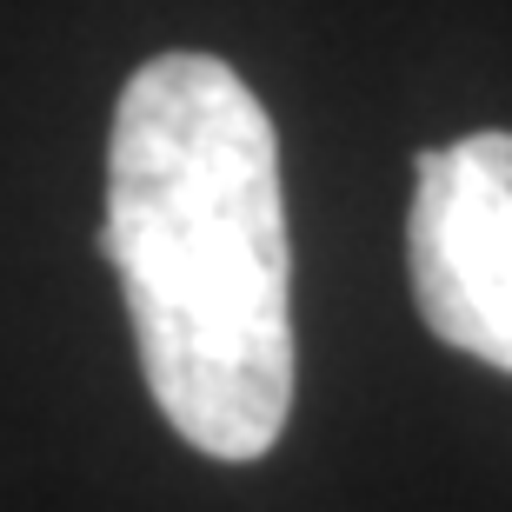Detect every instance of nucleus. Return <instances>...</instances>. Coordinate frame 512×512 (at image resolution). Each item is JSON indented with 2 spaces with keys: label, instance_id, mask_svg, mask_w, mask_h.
<instances>
[{
  "label": "nucleus",
  "instance_id": "obj_1",
  "mask_svg": "<svg viewBox=\"0 0 512 512\" xmlns=\"http://www.w3.org/2000/svg\"><path fill=\"white\" fill-rule=\"evenodd\" d=\"M100 253L173 433L233 466L273 453L293 413V240L280 133L227 60L160 54L120 87Z\"/></svg>",
  "mask_w": 512,
  "mask_h": 512
},
{
  "label": "nucleus",
  "instance_id": "obj_2",
  "mask_svg": "<svg viewBox=\"0 0 512 512\" xmlns=\"http://www.w3.org/2000/svg\"><path fill=\"white\" fill-rule=\"evenodd\" d=\"M406 266L433 340L512 373V133L419 147Z\"/></svg>",
  "mask_w": 512,
  "mask_h": 512
}]
</instances>
